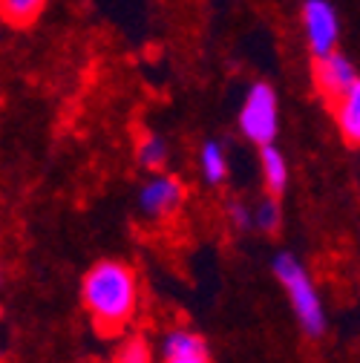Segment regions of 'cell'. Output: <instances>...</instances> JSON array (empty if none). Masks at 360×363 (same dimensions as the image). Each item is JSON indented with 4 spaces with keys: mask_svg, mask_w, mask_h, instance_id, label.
Wrapping results in <instances>:
<instances>
[{
    "mask_svg": "<svg viewBox=\"0 0 360 363\" xmlns=\"http://www.w3.org/2000/svg\"><path fill=\"white\" fill-rule=\"evenodd\" d=\"M86 314L104 335L124 332L139 311V277L127 262L101 259L86 271L81 283Z\"/></svg>",
    "mask_w": 360,
    "mask_h": 363,
    "instance_id": "1",
    "label": "cell"
},
{
    "mask_svg": "<svg viewBox=\"0 0 360 363\" xmlns=\"http://www.w3.org/2000/svg\"><path fill=\"white\" fill-rule=\"evenodd\" d=\"M274 274L288 294V303L297 314L303 332L311 337H320L326 332V311H323V300H320L317 289H314L305 265L291 254H277Z\"/></svg>",
    "mask_w": 360,
    "mask_h": 363,
    "instance_id": "2",
    "label": "cell"
},
{
    "mask_svg": "<svg viewBox=\"0 0 360 363\" xmlns=\"http://www.w3.org/2000/svg\"><path fill=\"white\" fill-rule=\"evenodd\" d=\"M240 130L254 145H271L280 130V99L274 86L254 84L240 107Z\"/></svg>",
    "mask_w": 360,
    "mask_h": 363,
    "instance_id": "3",
    "label": "cell"
},
{
    "mask_svg": "<svg viewBox=\"0 0 360 363\" xmlns=\"http://www.w3.org/2000/svg\"><path fill=\"white\" fill-rule=\"evenodd\" d=\"M303 29L314 58H323L337 50L340 40V15L329 0H305L303 4Z\"/></svg>",
    "mask_w": 360,
    "mask_h": 363,
    "instance_id": "4",
    "label": "cell"
},
{
    "mask_svg": "<svg viewBox=\"0 0 360 363\" xmlns=\"http://www.w3.org/2000/svg\"><path fill=\"white\" fill-rule=\"evenodd\" d=\"M185 202V185L170 173H156L139 191V211L150 219H167Z\"/></svg>",
    "mask_w": 360,
    "mask_h": 363,
    "instance_id": "5",
    "label": "cell"
},
{
    "mask_svg": "<svg viewBox=\"0 0 360 363\" xmlns=\"http://www.w3.org/2000/svg\"><path fill=\"white\" fill-rule=\"evenodd\" d=\"M314 81H317L320 93L334 104L349 86L357 84V69L343 52L334 50V52L317 58V64H314Z\"/></svg>",
    "mask_w": 360,
    "mask_h": 363,
    "instance_id": "6",
    "label": "cell"
},
{
    "mask_svg": "<svg viewBox=\"0 0 360 363\" xmlns=\"http://www.w3.org/2000/svg\"><path fill=\"white\" fill-rule=\"evenodd\" d=\"M164 363H210L205 340L191 329H173L164 335L162 343Z\"/></svg>",
    "mask_w": 360,
    "mask_h": 363,
    "instance_id": "7",
    "label": "cell"
},
{
    "mask_svg": "<svg viewBox=\"0 0 360 363\" xmlns=\"http://www.w3.org/2000/svg\"><path fill=\"white\" fill-rule=\"evenodd\" d=\"M334 118L343 133V139L354 147L360 142V81L349 86L346 93L334 101Z\"/></svg>",
    "mask_w": 360,
    "mask_h": 363,
    "instance_id": "8",
    "label": "cell"
},
{
    "mask_svg": "<svg viewBox=\"0 0 360 363\" xmlns=\"http://www.w3.org/2000/svg\"><path fill=\"white\" fill-rule=\"evenodd\" d=\"M259 164H262V176H265V188L271 196H280L288 185V164L283 159V153L271 145H262V153H259Z\"/></svg>",
    "mask_w": 360,
    "mask_h": 363,
    "instance_id": "9",
    "label": "cell"
},
{
    "mask_svg": "<svg viewBox=\"0 0 360 363\" xmlns=\"http://www.w3.org/2000/svg\"><path fill=\"white\" fill-rule=\"evenodd\" d=\"M199 167L210 185L225 182V176H228V156H225V147L219 142H205L202 153H199Z\"/></svg>",
    "mask_w": 360,
    "mask_h": 363,
    "instance_id": "10",
    "label": "cell"
},
{
    "mask_svg": "<svg viewBox=\"0 0 360 363\" xmlns=\"http://www.w3.org/2000/svg\"><path fill=\"white\" fill-rule=\"evenodd\" d=\"M43 6L47 0H0V18L15 26H26L43 12Z\"/></svg>",
    "mask_w": 360,
    "mask_h": 363,
    "instance_id": "11",
    "label": "cell"
},
{
    "mask_svg": "<svg viewBox=\"0 0 360 363\" xmlns=\"http://www.w3.org/2000/svg\"><path fill=\"white\" fill-rule=\"evenodd\" d=\"M283 222V211L277 196H265L254 211H251V228H259L262 234H277Z\"/></svg>",
    "mask_w": 360,
    "mask_h": 363,
    "instance_id": "12",
    "label": "cell"
},
{
    "mask_svg": "<svg viewBox=\"0 0 360 363\" xmlns=\"http://www.w3.org/2000/svg\"><path fill=\"white\" fill-rule=\"evenodd\" d=\"M136 156H139V164H142V167H147V170H162L164 162H167V142L162 139V135L147 133L145 139L139 142V147H136Z\"/></svg>",
    "mask_w": 360,
    "mask_h": 363,
    "instance_id": "13",
    "label": "cell"
},
{
    "mask_svg": "<svg viewBox=\"0 0 360 363\" xmlns=\"http://www.w3.org/2000/svg\"><path fill=\"white\" fill-rule=\"evenodd\" d=\"M113 363H153V352H150V346L142 335H133L121 343Z\"/></svg>",
    "mask_w": 360,
    "mask_h": 363,
    "instance_id": "14",
    "label": "cell"
},
{
    "mask_svg": "<svg viewBox=\"0 0 360 363\" xmlns=\"http://www.w3.org/2000/svg\"><path fill=\"white\" fill-rule=\"evenodd\" d=\"M228 216H231V222L237 225L240 231H248V228H251V208H248V205L231 202V205H228Z\"/></svg>",
    "mask_w": 360,
    "mask_h": 363,
    "instance_id": "15",
    "label": "cell"
}]
</instances>
